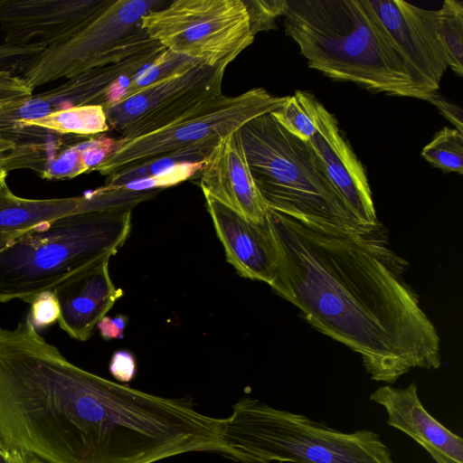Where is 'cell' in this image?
<instances>
[{
	"label": "cell",
	"instance_id": "4",
	"mask_svg": "<svg viewBox=\"0 0 463 463\" xmlns=\"http://www.w3.org/2000/svg\"><path fill=\"white\" fill-rule=\"evenodd\" d=\"M222 455L242 463H394L378 433L343 432L244 397L221 419Z\"/></svg>",
	"mask_w": 463,
	"mask_h": 463
},
{
	"label": "cell",
	"instance_id": "3",
	"mask_svg": "<svg viewBox=\"0 0 463 463\" xmlns=\"http://www.w3.org/2000/svg\"><path fill=\"white\" fill-rule=\"evenodd\" d=\"M132 208L86 210L37 223L0 245V303H31L105 256L131 230Z\"/></svg>",
	"mask_w": 463,
	"mask_h": 463
},
{
	"label": "cell",
	"instance_id": "33",
	"mask_svg": "<svg viewBox=\"0 0 463 463\" xmlns=\"http://www.w3.org/2000/svg\"><path fill=\"white\" fill-rule=\"evenodd\" d=\"M2 186H3V184H2V183H1V181H0V187H2Z\"/></svg>",
	"mask_w": 463,
	"mask_h": 463
},
{
	"label": "cell",
	"instance_id": "13",
	"mask_svg": "<svg viewBox=\"0 0 463 463\" xmlns=\"http://www.w3.org/2000/svg\"><path fill=\"white\" fill-rule=\"evenodd\" d=\"M204 196L227 261L240 276L269 285L276 256L265 222L255 223L213 197Z\"/></svg>",
	"mask_w": 463,
	"mask_h": 463
},
{
	"label": "cell",
	"instance_id": "18",
	"mask_svg": "<svg viewBox=\"0 0 463 463\" xmlns=\"http://www.w3.org/2000/svg\"><path fill=\"white\" fill-rule=\"evenodd\" d=\"M438 32L448 66L463 76V3L445 0L438 10Z\"/></svg>",
	"mask_w": 463,
	"mask_h": 463
},
{
	"label": "cell",
	"instance_id": "7",
	"mask_svg": "<svg viewBox=\"0 0 463 463\" xmlns=\"http://www.w3.org/2000/svg\"><path fill=\"white\" fill-rule=\"evenodd\" d=\"M286 99L263 88L233 97L222 94L161 129L126 141L118 138V148L96 169L108 176L165 153L222 139L248 121L273 112Z\"/></svg>",
	"mask_w": 463,
	"mask_h": 463
},
{
	"label": "cell",
	"instance_id": "14",
	"mask_svg": "<svg viewBox=\"0 0 463 463\" xmlns=\"http://www.w3.org/2000/svg\"><path fill=\"white\" fill-rule=\"evenodd\" d=\"M105 256L73 279L53 290L60 307V327L71 337L88 340L99 320L123 296L113 284Z\"/></svg>",
	"mask_w": 463,
	"mask_h": 463
},
{
	"label": "cell",
	"instance_id": "8",
	"mask_svg": "<svg viewBox=\"0 0 463 463\" xmlns=\"http://www.w3.org/2000/svg\"><path fill=\"white\" fill-rule=\"evenodd\" d=\"M230 61L208 66L197 61L186 71L162 80L104 109L109 128L126 141L161 129L203 103L222 95Z\"/></svg>",
	"mask_w": 463,
	"mask_h": 463
},
{
	"label": "cell",
	"instance_id": "27",
	"mask_svg": "<svg viewBox=\"0 0 463 463\" xmlns=\"http://www.w3.org/2000/svg\"><path fill=\"white\" fill-rule=\"evenodd\" d=\"M127 324L128 317L124 315H117L113 318L105 316L97 324V327L105 340L121 339Z\"/></svg>",
	"mask_w": 463,
	"mask_h": 463
},
{
	"label": "cell",
	"instance_id": "10",
	"mask_svg": "<svg viewBox=\"0 0 463 463\" xmlns=\"http://www.w3.org/2000/svg\"><path fill=\"white\" fill-rule=\"evenodd\" d=\"M312 113L316 133L309 143L358 223L366 228L375 226L379 222L363 164L343 135L335 115L315 97Z\"/></svg>",
	"mask_w": 463,
	"mask_h": 463
},
{
	"label": "cell",
	"instance_id": "19",
	"mask_svg": "<svg viewBox=\"0 0 463 463\" xmlns=\"http://www.w3.org/2000/svg\"><path fill=\"white\" fill-rule=\"evenodd\" d=\"M314 96L307 91L297 90L287 96L284 103L271 112L275 119L290 134L304 141H309L316 133L312 113Z\"/></svg>",
	"mask_w": 463,
	"mask_h": 463
},
{
	"label": "cell",
	"instance_id": "12",
	"mask_svg": "<svg viewBox=\"0 0 463 463\" xmlns=\"http://www.w3.org/2000/svg\"><path fill=\"white\" fill-rule=\"evenodd\" d=\"M208 194L251 222L263 224L268 208L250 173L239 130L222 138L200 174Z\"/></svg>",
	"mask_w": 463,
	"mask_h": 463
},
{
	"label": "cell",
	"instance_id": "5",
	"mask_svg": "<svg viewBox=\"0 0 463 463\" xmlns=\"http://www.w3.org/2000/svg\"><path fill=\"white\" fill-rule=\"evenodd\" d=\"M239 132L250 173L269 210L307 224L363 227L309 141L290 134L271 112L248 121Z\"/></svg>",
	"mask_w": 463,
	"mask_h": 463
},
{
	"label": "cell",
	"instance_id": "29",
	"mask_svg": "<svg viewBox=\"0 0 463 463\" xmlns=\"http://www.w3.org/2000/svg\"><path fill=\"white\" fill-rule=\"evenodd\" d=\"M428 101L434 104L441 114L456 126V129L463 132L462 110L458 107L436 93L432 94Z\"/></svg>",
	"mask_w": 463,
	"mask_h": 463
},
{
	"label": "cell",
	"instance_id": "1",
	"mask_svg": "<svg viewBox=\"0 0 463 463\" xmlns=\"http://www.w3.org/2000/svg\"><path fill=\"white\" fill-rule=\"evenodd\" d=\"M265 225L276 256L272 290L359 354L372 380L392 384L411 369L440 367L437 329L380 222L350 230L268 209Z\"/></svg>",
	"mask_w": 463,
	"mask_h": 463
},
{
	"label": "cell",
	"instance_id": "23",
	"mask_svg": "<svg viewBox=\"0 0 463 463\" xmlns=\"http://www.w3.org/2000/svg\"><path fill=\"white\" fill-rule=\"evenodd\" d=\"M30 304L31 310L28 317L36 330L59 321L61 307L53 291L39 294Z\"/></svg>",
	"mask_w": 463,
	"mask_h": 463
},
{
	"label": "cell",
	"instance_id": "11",
	"mask_svg": "<svg viewBox=\"0 0 463 463\" xmlns=\"http://www.w3.org/2000/svg\"><path fill=\"white\" fill-rule=\"evenodd\" d=\"M369 399L382 405L387 424L411 438L435 463H463V439L436 420L424 407L415 383L405 388L386 384Z\"/></svg>",
	"mask_w": 463,
	"mask_h": 463
},
{
	"label": "cell",
	"instance_id": "31",
	"mask_svg": "<svg viewBox=\"0 0 463 463\" xmlns=\"http://www.w3.org/2000/svg\"><path fill=\"white\" fill-rule=\"evenodd\" d=\"M0 463H10L7 458V451L4 449H0Z\"/></svg>",
	"mask_w": 463,
	"mask_h": 463
},
{
	"label": "cell",
	"instance_id": "22",
	"mask_svg": "<svg viewBox=\"0 0 463 463\" xmlns=\"http://www.w3.org/2000/svg\"><path fill=\"white\" fill-rule=\"evenodd\" d=\"M247 5L252 33L256 34L260 31L275 27V20L283 15L286 0H243Z\"/></svg>",
	"mask_w": 463,
	"mask_h": 463
},
{
	"label": "cell",
	"instance_id": "21",
	"mask_svg": "<svg viewBox=\"0 0 463 463\" xmlns=\"http://www.w3.org/2000/svg\"><path fill=\"white\" fill-rule=\"evenodd\" d=\"M432 166L446 173H463V134L444 127L421 150Z\"/></svg>",
	"mask_w": 463,
	"mask_h": 463
},
{
	"label": "cell",
	"instance_id": "25",
	"mask_svg": "<svg viewBox=\"0 0 463 463\" xmlns=\"http://www.w3.org/2000/svg\"><path fill=\"white\" fill-rule=\"evenodd\" d=\"M85 171L87 169L82 164L81 155L73 146L52 163L48 175L52 177L74 176Z\"/></svg>",
	"mask_w": 463,
	"mask_h": 463
},
{
	"label": "cell",
	"instance_id": "26",
	"mask_svg": "<svg viewBox=\"0 0 463 463\" xmlns=\"http://www.w3.org/2000/svg\"><path fill=\"white\" fill-rule=\"evenodd\" d=\"M109 370L118 382L130 383L137 373L135 356L128 350L121 349L114 352L109 361Z\"/></svg>",
	"mask_w": 463,
	"mask_h": 463
},
{
	"label": "cell",
	"instance_id": "30",
	"mask_svg": "<svg viewBox=\"0 0 463 463\" xmlns=\"http://www.w3.org/2000/svg\"><path fill=\"white\" fill-rule=\"evenodd\" d=\"M7 458L10 463H45L33 455L17 451H7Z\"/></svg>",
	"mask_w": 463,
	"mask_h": 463
},
{
	"label": "cell",
	"instance_id": "28",
	"mask_svg": "<svg viewBox=\"0 0 463 463\" xmlns=\"http://www.w3.org/2000/svg\"><path fill=\"white\" fill-rule=\"evenodd\" d=\"M51 107L42 99H33L26 101L19 109V115L25 122L38 121L50 113Z\"/></svg>",
	"mask_w": 463,
	"mask_h": 463
},
{
	"label": "cell",
	"instance_id": "15",
	"mask_svg": "<svg viewBox=\"0 0 463 463\" xmlns=\"http://www.w3.org/2000/svg\"><path fill=\"white\" fill-rule=\"evenodd\" d=\"M113 193L99 189L82 197L31 200L13 195L0 187V245L39 222L73 213L113 208Z\"/></svg>",
	"mask_w": 463,
	"mask_h": 463
},
{
	"label": "cell",
	"instance_id": "16",
	"mask_svg": "<svg viewBox=\"0 0 463 463\" xmlns=\"http://www.w3.org/2000/svg\"><path fill=\"white\" fill-rule=\"evenodd\" d=\"M221 140L211 139L193 146L165 153L124 168L108 175L104 187L108 189H121L128 184L165 173L178 165L207 162Z\"/></svg>",
	"mask_w": 463,
	"mask_h": 463
},
{
	"label": "cell",
	"instance_id": "32",
	"mask_svg": "<svg viewBox=\"0 0 463 463\" xmlns=\"http://www.w3.org/2000/svg\"><path fill=\"white\" fill-rule=\"evenodd\" d=\"M0 449H4V448H3V445H2V443H1V441H0Z\"/></svg>",
	"mask_w": 463,
	"mask_h": 463
},
{
	"label": "cell",
	"instance_id": "20",
	"mask_svg": "<svg viewBox=\"0 0 463 463\" xmlns=\"http://www.w3.org/2000/svg\"><path fill=\"white\" fill-rule=\"evenodd\" d=\"M196 62L197 61L165 50L154 62L140 71L119 91L114 104L162 80L186 71Z\"/></svg>",
	"mask_w": 463,
	"mask_h": 463
},
{
	"label": "cell",
	"instance_id": "17",
	"mask_svg": "<svg viewBox=\"0 0 463 463\" xmlns=\"http://www.w3.org/2000/svg\"><path fill=\"white\" fill-rule=\"evenodd\" d=\"M28 123L82 135L99 134L109 129L106 111L100 105L71 107Z\"/></svg>",
	"mask_w": 463,
	"mask_h": 463
},
{
	"label": "cell",
	"instance_id": "9",
	"mask_svg": "<svg viewBox=\"0 0 463 463\" xmlns=\"http://www.w3.org/2000/svg\"><path fill=\"white\" fill-rule=\"evenodd\" d=\"M369 2L400 50L414 85L428 101L449 67L439 37L438 10L403 0Z\"/></svg>",
	"mask_w": 463,
	"mask_h": 463
},
{
	"label": "cell",
	"instance_id": "6",
	"mask_svg": "<svg viewBox=\"0 0 463 463\" xmlns=\"http://www.w3.org/2000/svg\"><path fill=\"white\" fill-rule=\"evenodd\" d=\"M166 50L208 66L232 61L254 41L243 0H175L141 18Z\"/></svg>",
	"mask_w": 463,
	"mask_h": 463
},
{
	"label": "cell",
	"instance_id": "24",
	"mask_svg": "<svg viewBox=\"0 0 463 463\" xmlns=\"http://www.w3.org/2000/svg\"><path fill=\"white\" fill-rule=\"evenodd\" d=\"M119 146L118 138L102 137L90 139L74 147L81 155L85 168H97L109 158Z\"/></svg>",
	"mask_w": 463,
	"mask_h": 463
},
{
	"label": "cell",
	"instance_id": "2",
	"mask_svg": "<svg viewBox=\"0 0 463 463\" xmlns=\"http://www.w3.org/2000/svg\"><path fill=\"white\" fill-rule=\"evenodd\" d=\"M283 15L310 68L374 93L427 99L369 0H286Z\"/></svg>",
	"mask_w": 463,
	"mask_h": 463
}]
</instances>
